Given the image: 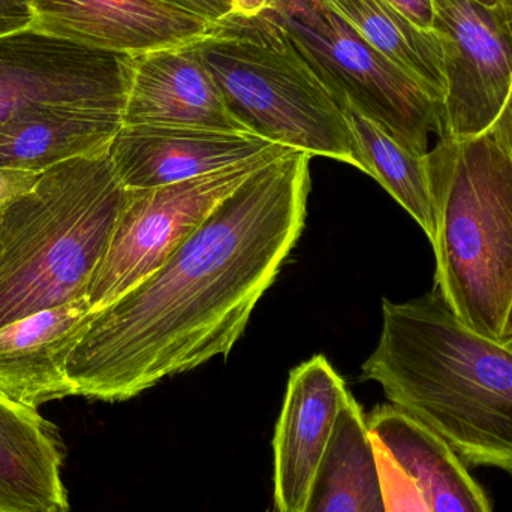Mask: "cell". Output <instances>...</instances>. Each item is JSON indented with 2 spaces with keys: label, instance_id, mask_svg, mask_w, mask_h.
<instances>
[{
  "label": "cell",
  "instance_id": "cell-27",
  "mask_svg": "<svg viewBox=\"0 0 512 512\" xmlns=\"http://www.w3.org/2000/svg\"><path fill=\"white\" fill-rule=\"evenodd\" d=\"M276 0H234V14L256 15L273 9Z\"/></svg>",
  "mask_w": 512,
  "mask_h": 512
},
{
  "label": "cell",
  "instance_id": "cell-12",
  "mask_svg": "<svg viewBox=\"0 0 512 512\" xmlns=\"http://www.w3.org/2000/svg\"><path fill=\"white\" fill-rule=\"evenodd\" d=\"M277 146L243 132L123 125L108 155L123 188L149 189L252 161Z\"/></svg>",
  "mask_w": 512,
  "mask_h": 512
},
{
  "label": "cell",
  "instance_id": "cell-15",
  "mask_svg": "<svg viewBox=\"0 0 512 512\" xmlns=\"http://www.w3.org/2000/svg\"><path fill=\"white\" fill-rule=\"evenodd\" d=\"M66 448L38 409L0 397V512H69Z\"/></svg>",
  "mask_w": 512,
  "mask_h": 512
},
{
  "label": "cell",
  "instance_id": "cell-6",
  "mask_svg": "<svg viewBox=\"0 0 512 512\" xmlns=\"http://www.w3.org/2000/svg\"><path fill=\"white\" fill-rule=\"evenodd\" d=\"M282 17L337 105L349 104L417 155L442 134V104L423 84L364 41L327 3Z\"/></svg>",
  "mask_w": 512,
  "mask_h": 512
},
{
  "label": "cell",
  "instance_id": "cell-5",
  "mask_svg": "<svg viewBox=\"0 0 512 512\" xmlns=\"http://www.w3.org/2000/svg\"><path fill=\"white\" fill-rule=\"evenodd\" d=\"M194 48L251 134L363 173L342 110L274 9L233 12Z\"/></svg>",
  "mask_w": 512,
  "mask_h": 512
},
{
  "label": "cell",
  "instance_id": "cell-19",
  "mask_svg": "<svg viewBox=\"0 0 512 512\" xmlns=\"http://www.w3.org/2000/svg\"><path fill=\"white\" fill-rule=\"evenodd\" d=\"M358 35L394 65L423 84L439 101L444 99L445 72L441 42L387 0H324Z\"/></svg>",
  "mask_w": 512,
  "mask_h": 512
},
{
  "label": "cell",
  "instance_id": "cell-30",
  "mask_svg": "<svg viewBox=\"0 0 512 512\" xmlns=\"http://www.w3.org/2000/svg\"><path fill=\"white\" fill-rule=\"evenodd\" d=\"M475 2L480 3V5L487 6L490 9H499V11H505L510 14L508 11L507 3L505 0H475Z\"/></svg>",
  "mask_w": 512,
  "mask_h": 512
},
{
  "label": "cell",
  "instance_id": "cell-8",
  "mask_svg": "<svg viewBox=\"0 0 512 512\" xmlns=\"http://www.w3.org/2000/svg\"><path fill=\"white\" fill-rule=\"evenodd\" d=\"M134 57L74 44L36 29L0 38V126L45 107L123 113Z\"/></svg>",
  "mask_w": 512,
  "mask_h": 512
},
{
  "label": "cell",
  "instance_id": "cell-25",
  "mask_svg": "<svg viewBox=\"0 0 512 512\" xmlns=\"http://www.w3.org/2000/svg\"><path fill=\"white\" fill-rule=\"evenodd\" d=\"M397 11L424 30H433L432 0H387Z\"/></svg>",
  "mask_w": 512,
  "mask_h": 512
},
{
  "label": "cell",
  "instance_id": "cell-17",
  "mask_svg": "<svg viewBox=\"0 0 512 512\" xmlns=\"http://www.w3.org/2000/svg\"><path fill=\"white\" fill-rule=\"evenodd\" d=\"M122 113L86 107H45L0 126V168L44 173L83 156L107 152Z\"/></svg>",
  "mask_w": 512,
  "mask_h": 512
},
{
  "label": "cell",
  "instance_id": "cell-3",
  "mask_svg": "<svg viewBox=\"0 0 512 512\" xmlns=\"http://www.w3.org/2000/svg\"><path fill=\"white\" fill-rule=\"evenodd\" d=\"M125 195L107 150L48 168L0 210V328L89 298Z\"/></svg>",
  "mask_w": 512,
  "mask_h": 512
},
{
  "label": "cell",
  "instance_id": "cell-16",
  "mask_svg": "<svg viewBox=\"0 0 512 512\" xmlns=\"http://www.w3.org/2000/svg\"><path fill=\"white\" fill-rule=\"evenodd\" d=\"M366 421L373 441L411 477L432 512H493L468 465L420 421L393 405L378 406Z\"/></svg>",
  "mask_w": 512,
  "mask_h": 512
},
{
  "label": "cell",
  "instance_id": "cell-24",
  "mask_svg": "<svg viewBox=\"0 0 512 512\" xmlns=\"http://www.w3.org/2000/svg\"><path fill=\"white\" fill-rule=\"evenodd\" d=\"M177 5L188 9L209 23H216L233 14L234 0H174Z\"/></svg>",
  "mask_w": 512,
  "mask_h": 512
},
{
  "label": "cell",
  "instance_id": "cell-26",
  "mask_svg": "<svg viewBox=\"0 0 512 512\" xmlns=\"http://www.w3.org/2000/svg\"><path fill=\"white\" fill-rule=\"evenodd\" d=\"M512 164V92L496 122L487 132Z\"/></svg>",
  "mask_w": 512,
  "mask_h": 512
},
{
  "label": "cell",
  "instance_id": "cell-29",
  "mask_svg": "<svg viewBox=\"0 0 512 512\" xmlns=\"http://www.w3.org/2000/svg\"><path fill=\"white\" fill-rule=\"evenodd\" d=\"M512 339V300L505 316L504 328H502L501 342L505 343Z\"/></svg>",
  "mask_w": 512,
  "mask_h": 512
},
{
  "label": "cell",
  "instance_id": "cell-4",
  "mask_svg": "<svg viewBox=\"0 0 512 512\" xmlns=\"http://www.w3.org/2000/svg\"><path fill=\"white\" fill-rule=\"evenodd\" d=\"M435 288L469 328L501 340L512 300V164L489 134L427 153Z\"/></svg>",
  "mask_w": 512,
  "mask_h": 512
},
{
  "label": "cell",
  "instance_id": "cell-23",
  "mask_svg": "<svg viewBox=\"0 0 512 512\" xmlns=\"http://www.w3.org/2000/svg\"><path fill=\"white\" fill-rule=\"evenodd\" d=\"M33 0H0V38L33 27Z\"/></svg>",
  "mask_w": 512,
  "mask_h": 512
},
{
  "label": "cell",
  "instance_id": "cell-22",
  "mask_svg": "<svg viewBox=\"0 0 512 512\" xmlns=\"http://www.w3.org/2000/svg\"><path fill=\"white\" fill-rule=\"evenodd\" d=\"M41 174L0 168V210L32 191Z\"/></svg>",
  "mask_w": 512,
  "mask_h": 512
},
{
  "label": "cell",
  "instance_id": "cell-13",
  "mask_svg": "<svg viewBox=\"0 0 512 512\" xmlns=\"http://www.w3.org/2000/svg\"><path fill=\"white\" fill-rule=\"evenodd\" d=\"M126 126L210 129L251 134L228 110L194 44L134 57L122 113Z\"/></svg>",
  "mask_w": 512,
  "mask_h": 512
},
{
  "label": "cell",
  "instance_id": "cell-2",
  "mask_svg": "<svg viewBox=\"0 0 512 512\" xmlns=\"http://www.w3.org/2000/svg\"><path fill=\"white\" fill-rule=\"evenodd\" d=\"M361 379L381 385L468 466L512 475V349L469 328L438 289L382 301L378 346Z\"/></svg>",
  "mask_w": 512,
  "mask_h": 512
},
{
  "label": "cell",
  "instance_id": "cell-21",
  "mask_svg": "<svg viewBox=\"0 0 512 512\" xmlns=\"http://www.w3.org/2000/svg\"><path fill=\"white\" fill-rule=\"evenodd\" d=\"M373 442L387 512H432L411 477L397 465L382 445Z\"/></svg>",
  "mask_w": 512,
  "mask_h": 512
},
{
  "label": "cell",
  "instance_id": "cell-33",
  "mask_svg": "<svg viewBox=\"0 0 512 512\" xmlns=\"http://www.w3.org/2000/svg\"><path fill=\"white\" fill-rule=\"evenodd\" d=\"M504 345L508 346V348L512 349V339L508 340V342H505Z\"/></svg>",
  "mask_w": 512,
  "mask_h": 512
},
{
  "label": "cell",
  "instance_id": "cell-14",
  "mask_svg": "<svg viewBox=\"0 0 512 512\" xmlns=\"http://www.w3.org/2000/svg\"><path fill=\"white\" fill-rule=\"evenodd\" d=\"M90 316L89 298H81L0 328V397L39 409L74 396L66 363Z\"/></svg>",
  "mask_w": 512,
  "mask_h": 512
},
{
  "label": "cell",
  "instance_id": "cell-10",
  "mask_svg": "<svg viewBox=\"0 0 512 512\" xmlns=\"http://www.w3.org/2000/svg\"><path fill=\"white\" fill-rule=\"evenodd\" d=\"M32 29L110 53L185 47L213 23L174 0H33Z\"/></svg>",
  "mask_w": 512,
  "mask_h": 512
},
{
  "label": "cell",
  "instance_id": "cell-11",
  "mask_svg": "<svg viewBox=\"0 0 512 512\" xmlns=\"http://www.w3.org/2000/svg\"><path fill=\"white\" fill-rule=\"evenodd\" d=\"M349 396L345 381L324 355H315L292 370L273 438L277 511L303 512Z\"/></svg>",
  "mask_w": 512,
  "mask_h": 512
},
{
  "label": "cell",
  "instance_id": "cell-18",
  "mask_svg": "<svg viewBox=\"0 0 512 512\" xmlns=\"http://www.w3.org/2000/svg\"><path fill=\"white\" fill-rule=\"evenodd\" d=\"M303 512H387L375 442L352 394L337 418Z\"/></svg>",
  "mask_w": 512,
  "mask_h": 512
},
{
  "label": "cell",
  "instance_id": "cell-31",
  "mask_svg": "<svg viewBox=\"0 0 512 512\" xmlns=\"http://www.w3.org/2000/svg\"><path fill=\"white\" fill-rule=\"evenodd\" d=\"M264 512H279V511H277V508L274 507L273 504H271L270 507H268L267 510H265Z\"/></svg>",
  "mask_w": 512,
  "mask_h": 512
},
{
  "label": "cell",
  "instance_id": "cell-1",
  "mask_svg": "<svg viewBox=\"0 0 512 512\" xmlns=\"http://www.w3.org/2000/svg\"><path fill=\"white\" fill-rule=\"evenodd\" d=\"M312 156L252 174L158 270L93 312L66 375L74 396L125 402L227 358L303 233Z\"/></svg>",
  "mask_w": 512,
  "mask_h": 512
},
{
  "label": "cell",
  "instance_id": "cell-32",
  "mask_svg": "<svg viewBox=\"0 0 512 512\" xmlns=\"http://www.w3.org/2000/svg\"><path fill=\"white\" fill-rule=\"evenodd\" d=\"M505 3H507L508 11H510V14L512 15V0H505Z\"/></svg>",
  "mask_w": 512,
  "mask_h": 512
},
{
  "label": "cell",
  "instance_id": "cell-7",
  "mask_svg": "<svg viewBox=\"0 0 512 512\" xmlns=\"http://www.w3.org/2000/svg\"><path fill=\"white\" fill-rule=\"evenodd\" d=\"M291 152L277 146L252 161L197 179L126 189L110 245L90 283L87 297L92 313L158 270L252 174Z\"/></svg>",
  "mask_w": 512,
  "mask_h": 512
},
{
  "label": "cell",
  "instance_id": "cell-9",
  "mask_svg": "<svg viewBox=\"0 0 512 512\" xmlns=\"http://www.w3.org/2000/svg\"><path fill=\"white\" fill-rule=\"evenodd\" d=\"M432 3L444 56L441 137H480L512 92V15L475 0Z\"/></svg>",
  "mask_w": 512,
  "mask_h": 512
},
{
  "label": "cell",
  "instance_id": "cell-20",
  "mask_svg": "<svg viewBox=\"0 0 512 512\" xmlns=\"http://www.w3.org/2000/svg\"><path fill=\"white\" fill-rule=\"evenodd\" d=\"M364 174L372 176L420 225L432 243L435 206L427 155L421 156L397 143L381 126L349 104H339Z\"/></svg>",
  "mask_w": 512,
  "mask_h": 512
},
{
  "label": "cell",
  "instance_id": "cell-28",
  "mask_svg": "<svg viewBox=\"0 0 512 512\" xmlns=\"http://www.w3.org/2000/svg\"><path fill=\"white\" fill-rule=\"evenodd\" d=\"M324 0H276L273 9L283 12L301 11V9L316 8Z\"/></svg>",
  "mask_w": 512,
  "mask_h": 512
}]
</instances>
